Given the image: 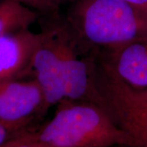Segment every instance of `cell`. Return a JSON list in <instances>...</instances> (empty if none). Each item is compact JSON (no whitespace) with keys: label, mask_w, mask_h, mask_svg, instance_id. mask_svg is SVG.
I'll use <instances>...</instances> for the list:
<instances>
[{"label":"cell","mask_w":147,"mask_h":147,"mask_svg":"<svg viewBox=\"0 0 147 147\" xmlns=\"http://www.w3.org/2000/svg\"><path fill=\"white\" fill-rule=\"evenodd\" d=\"M38 34L30 74L42 88L47 109L65 99L89 100L104 108L92 77L96 52L84 47L59 14L50 16Z\"/></svg>","instance_id":"obj_1"},{"label":"cell","mask_w":147,"mask_h":147,"mask_svg":"<svg viewBox=\"0 0 147 147\" xmlns=\"http://www.w3.org/2000/svg\"><path fill=\"white\" fill-rule=\"evenodd\" d=\"M53 117L38 130L37 139L53 147H131L130 137L108 112L92 101L61 100Z\"/></svg>","instance_id":"obj_2"},{"label":"cell","mask_w":147,"mask_h":147,"mask_svg":"<svg viewBox=\"0 0 147 147\" xmlns=\"http://www.w3.org/2000/svg\"><path fill=\"white\" fill-rule=\"evenodd\" d=\"M90 52L147 35V15L123 0H75L65 19Z\"/></svg>","instance_id":"obj_3"},{"label":"cell","mask_w":147,"mask_h":147,"mask_svg":"<svg viewBox=\"0 0 147 147\" xmlns=\"http://www.w3.org/2000/svg\"><path fill=\"white\" fill-rule=\"evenodd\" d=\"M92 77L105 110L130 137L131 147H147V88L129 86L96 53Z\"/></svg>","instance_id":"obj_4"},{"label":"cell","mask_w":147,"mask_h":147,"mask_svg":"<svg viewBox=\"0 0 147 147\" xmlns=\"http://www.w3.org/2000/svg\"><path fill=\"white\" fill-rule=\"evenodd\" d=\"M47 110L42 88L35 79L0 82L1 121L20 129H29Z\"/></svg>","instance_id":"obj_5"},{"label":"cell","mask_w":147,"mask_h":147,"mask_svg":"<svg viewBox=\"0 0 147 147\" xmlns=\"http://www.w3.org/2000/svg\"><path fill=\"white\" fill-rule=\"evenodd\" d=\"M97 53L124 83L147 88V35Z\"/></svg>","instance_id":"obj_6"},{"label":"cell","mask_w":147,"mask_h":147,"mask_svg":"<svg viewBox=\"0 0 147 147\" xmlns=\"http://www.w3.org/2000/svg\"><path fill=\"white\" fill-rule=\"evenodd\" d=\"M39 34L24 29L0 35V82L30 75L32 56Z\"/></svg>","instance_id":"obj_7"},{"label":"cell","mask_w":147,"mask_h":147,"mask_svg":"<svg viewBox=\"0 0 147 147\" xmlns=\"http://www.w3.org/2000/svg\"><path fill=\"white\" fill-rule=\"evenodd\" d=\"M38 13L11 0L0 1V35L29 29L36 21Z\"/></svg>","instance_id":"obj_8"},{"label":"cell","mask_w":147,"mask_h":147,"mask_svg":"<svg viewBox=\"0 0 147 147\" xmlns=\"http://www.w3.org/2000/svg\"><path fill=\"white\" fill-rule=\"evenodd\" d=\"M47 16L58 15L61 5L65 0H11Z\"/></svg>","instance_id":"obj_9"},{"label":"cell","mask_w":147,"mask_h":147,"mask_svg":"<svg viewBox=\"0 0 147 147\" xmlns=\"http://www.w3.org/2000/svg\"><path fill=\"white\" fill-rule=\"evenodd\" d=\"M33 130V128H30L22 132L3 147H53L37 139Z\"/></svg>","instance_id":"obj_10"},{"label":"cell","mask_w":147,"mask_h":147,"mask_svg":"<svg viewBox=\"0 0 147 147\" xmlns=\"http://www.w3.org/2000/svg\"><path fill=\"white\" fill-rule=\"evenodd\" d=\"M26 130L28 129H20L0 120V147Z\"/></svg>","instance_id":"obj_11"},{"label":"cell","mask_w":147,"mask_h":147,"mask_svg":"<svg viewBox=\"0 0 147 147\" xmlns=\"http://www.w3.org/2000/svg\"><path fill=\"white\" fill-rule=\"evenodd\" d=\"M147 15V0H123Z\"/></svg>","instance_id":"obj_12"},{"label":"cell","mask_w":147,"mask_h":147,"mask_svg":"<svg viewBox=\"0 0 147 147\" xmlns=\"http://www.w3.org/2000/svg\"><path fill=\"white\" fill-rule=\"evenodd\" d=\"M0 1H1V0H0Z\"/></svg>","instance_id":"obj_13"}]
</instances>
